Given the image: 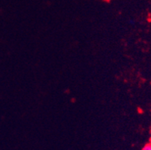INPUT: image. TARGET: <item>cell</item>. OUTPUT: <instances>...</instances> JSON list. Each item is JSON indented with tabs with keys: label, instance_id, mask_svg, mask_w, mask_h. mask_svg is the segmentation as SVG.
<instances>
[{
	"label": "cell",
	"instance_id": "6da1fadb",
	"mask_svg": "<svg viewBox=\"0 0 151 150\" xmlns=\"http://www.w3.org/2000/svg\"><path fill=\"white\" fill-rule=\"evenodd\" d=\"M141 150H151V143L147 144L146 145L144 146V147H143Z\"/></svg>",
	"mask_w": 151,
	"mask_h": 150
}]
</instances>
